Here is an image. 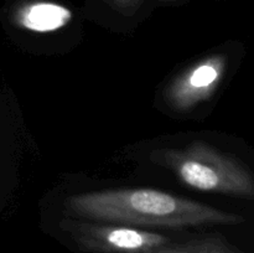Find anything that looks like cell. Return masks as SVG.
Returning <instances> with one entry per match:
<instances>
[{
    "label": "cell",
    "mask_w": 254,
    "mask_h": 253,
    "mask_svg": "<svg viewBox=\"0 0 254 253\" xmlns=\"http://www.w3.org/2000/svg\"><path fill=\"white\" fill-rule=\"evenodd\" d=\"M73 216L149 227L240 225L245 218L206 203L153 189H118L78 193L64 201Z\"/></svg>",
    "instance_id": "cell-1"
},
{
    "label": "cell",
    "mask_w": 254,
    "mask_h": 253,
    "mask_svg": "<svg viewBox=\"0 0 254 253\" xmlns=\"http://www.w3.org/2000/svg\"><path fill=\"white\" fill-rule=\"evenodd\" d=\"M150 159L196 190L254 200V174L250 168L205 141H193L184 149L155 150Z\"/></svg>",
    "instance_id": "cell-2"
},
{
    "label": "cell",
    "mask_w": 254,
    "mask_h": 253,
    "mask_svg": "<svg viewBox=\"0 0 254 253\" xmlns=\"http://www.w3.org/2000/svg\"><path fill=\"white\" fill-rule=\"evenodd\" d=\"M60 227L79 248L96 253H149L168 245L169 238L130 226L101 225L67 217Z\"/></svg>",
    "instance_id": "cell-3"
},
{
    "label": "cell",
    "mask_w": 254,
    "mask_h": 253,
    "mask_svg": "<svg viewBox=\"0 0 254 253\" xmlns=\"http://www.w3.org/2000/svg\"><path fill=\"white\" fill-rule=\"evenodd\" d=\"M227 66L225 55L201 60L180 74L168 91V101L179 111H186L206 101L217 89Z\"/></svg>",
    "instance_id": "cell-4"
},
{
    "label": "cell",
    "mask_w": 254,
    "mask_h": 253,
    "mask_svg": "<svg viewBox=\"0 0 254 253\" xmlns=\"http://www.w3.org/2000/svg\"><path fill=\"white\" fill-rule=\"evenodd\" d=\"M16 24L34 32H52L72 20L68 7L51 1H32L22 5L15 14Z\"/></svg>",
    "instance_id": "cell-5"
},
{
    "label": "cell",
    "mask_w": 254,
    "mask_h": 253,
    "mask_svg": "<svg viewBox=\"0 0 254 253\" xmlns=\"http://www.w3.org/2000/svg\"><path fill=\"white\" fill-rule=\"evenodd\" d=\"M149 253H242L223 238L210 237L185 245H165Z\"/></svg>",
    "instance_id": "cell-6"
}]
</instances>
